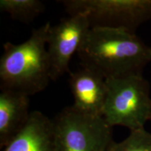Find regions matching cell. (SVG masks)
<instances>
[{
    "instance_id": "cell-11",
    "label": "cell",
    "mask_w": 151,
    "mask_h": 151,
    "mask_svg": "<svg viewBox=\"0 0 151 151\" xmlns=\"http://www.w3.org/2000/svg\"><path fill=\"white\" fill-rule=\"evenodd\" d=\"M107 151H151V132L145 128L130 131L123 141H113Z\"/></svg>"
},
{
    "instance_id": "cell-2",
    "label": "cell",
    "mask_w": 151,
    "mask_h": 151,
    "mask_svg": "<svg viewBox=\"0 0 151 151\" xmlns=\"http://www.w3.org/2000/svg\"><path fill=\"white\" fill-rule=\"evenodd\" d=\"M50 27L47 22L33 29L29 39L20 44H4L0 58L1 90H12L29 97L48 87L52 81L46 48Z\"/></svg>"
},
{
    "instance_id": "cell-6",
    "label": "cell",
    "mask_w": 151,
    "mask_h": 151,
    "mask_svg": "<svg viewBox=\"0 0 151 151\" xmlns=\"http://www.w3.org/2000/svg\"><path fill=\"white\" fill-rule=\"evenodd\" d=\"M90 28L89 20L83 14L71 15L50 27L47 45L52 81L70 73L69 66L71 58L76 52L78 53Z\"/></svg>"
},
{
    "instance_id": "cell-7",
    "label": "cell",
    "mask_w": 151,
    "mask_h": 151,
    "mask_svg": "<svg viewBox=\"0 0 151 151\" xmlns=\"http://www.w3.org/2000/svg\"><path fill=\"white\" fill-rule=\"evenodd\" d=\"M69 83L73 97V109L86 115L103 117L107 95L106 81L104 77L83 67L70 73Z\"/></svg>"
},
{
    "instance_id": "cell-8",
    "label": "cell",
    "mask_w": 151,
    "mask_h": 151,
    "mask_svg": "<svg viewBox=\"0 0 151 151\" xmlns=\"http://www.w3.org/2000/svg\"><path fill=\"white\" fill-rule=\"evenodd\" d=\"M3 149V151H55L52 120L40 111H32L23 129Z\"/></svg>"
},
{
    "instance_id": "cell-3",
    "label": "cell",
    "mask_w": 151,
    "mask_h": 151,
    "mask_svg": "<svg viewBox=\"0 0 151 151\" xmlns=\"http://www.w3.org/2000/svg\"><path fill=\"white\" fill-rule=\"evenodd\" d=\"M107 95L103 118L109 125L130 131L144 128L151 118L150 87L143 75L106 79Z\"/></svg>"
},
{
    "instance_id": "cell-5",
    "label": "cell",
    "mask_w": 151,
    "mask_h": 151,
    "mask_svg": "<svg viewBox=\"0 0 151 151\" xmlns=\"http://www.w3.org/2000/svg\"><path fill=\"white\" fill-rule=\"evenodd\" d=\"M69 16L83 14L91 27L123 29L132 33L151 20V0H62Z\"/></svg>"
},
{
    "instance_id": "cell-9",
    "label": "cell",
    "mask_w": 151,
    "mask_h": 151,
    "mask_svg": "<svg viewBox=\"0 0 151 151\" xmlns=\"http://www.w3.org/2000/svg\"><path fill=\"white\" fill-rule=\"evenodd\" d=\"M29 96L12 90L0 93V148H4L29 120Z\"/></svg>"
},
{
    "instance_id": "cell-12",
    "label": "cell",
    "mask_w": 151,
    "mask_h": 151,
    "mask_svg": "<svg viewBox=\"0 0 151 151\" xmlns=\"http://www.w3.org/2000/svg\"><path fill=\"white\" fill-rule=\"evenodd\" d=\"M150 58H151V46L150 47Z\"/></svg>"
},
{
    "instance_id": "cell-4",
    "label": "cell",
    "mask_w": 151,
    "mask_h": 151,
    "mask_svg": "<svg viewBox=\"0 0 151 151\" xmlns=\"http://www.w3.org/2000/svg\"><path fill=\"white\" fill-rule=\"evenodd\" d=\"M55 151H107L113 141L112 127L103 117L67 107L52 120Z\"/></svg>"
},
{
    "instance_id": "cell-13",
    "label": "cell",
    "mask_w": 151,
    "mask_h": 151,
    "mask_svg": "<svg viewBox=\"0 0 151 151\" xmlns=\"http://www.w3.org/2000/svg\"><path fill=\"white\" fill-rule=\"evenodd\" d=\"M150 121H151V118H150Z\"/></svg>"
},
{
    "instance_id": "cell-10",
    "label": "cell",
    "mask_w": 151,
    "mask_h": 151,
    "mask_svg": "<svg viewBox=\"0 0 151 151\" xmlns=\"http://www.w3.org/2000/svg\"><path fill=\"white\" fill-rule=\"evenodd\" d=\"M45 6L39 0H1L0 10L15 20L29 23L44 12Z\"/></svg>"
},
{
    "instance_id": "cell-1",
    "label": "cell",
    "mask_w": 151,
    "mask_h": 151,
    "mask_svg": "<svg viewBox=\"0 0 151 151\" xmlns=\"http://www.w3.org/2000/svg\"><path fill=\"white\" fill-rule=\"evenodd\" d=\"M78 55L82 67L105 79L143 75L151 61L150 47L135 33L107 27L90 28Z\"/></svg>"
}]
</instances>
